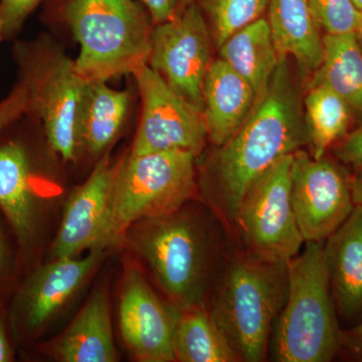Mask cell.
Segmentation results:
<instances>
[{
  "label": "cell",
  "mask_w": 362,
  "mask_h": 362,
  "mask_svg": "<svg viewBox=\"0 0 362 362\" xmlns=\"http://www.w3.org/2000/svg\"><path fill=\"white\" fill-rule=\"evenodd\" d=\"M287 263L228 244L206 307L239 361L268 356L274 323L287 300Z\"/></svg>",
  "instance_id": "3957f363"
},
{
  "label": "cell",
  "mask_w": 362,
  "mask_h": 362,
  "mask_svg": "<svg viewBox=\"0 0 362 362\" xmlns=\"http://www.w3.org/2000/svg\"><path fill=\"white\" fill-rule=\"evenodd\" d=\"M218 51L220 58L252 86L258 100L280 61L267 18H259L235 33Z\"/></svg>",
  "instance_id": "d6986e66"
},
{
  "label": "cell",
  "mask_w": 362,
  "mask_h": 362,
  "mask_svg": "<svg viewBox=\"0 0 362 362\" xmlns=\"http://www.w3.org/2000/svg\"><path fill=\"white\" fill-rule=\"evenodd\" d=\"M13 349L7 339L6 330L0 321V362H9L13 361Z\"/></svg>",
  "instance_id": "1f68e13d"
},
{
  "label": "cell",
  "mask_w": 362,
  "mask_h": 362,
  "mask_svg": "<svg viewBox=\"0 0 362 362\" xmlns=\"http://www.w3.org/2000/svg\"><path fill=\"white\" fill-rule=\"evenodd\" d=\"M352 2H354V6H356L359 11H362V0H352Z\"/></svg>",
  "instance_id": "8d00e7d4"
},
{
  "label": "cell",
  "mask_w": 362,
  "mask_h": 362,
  "mask_svg": "<svg viewBox=\"0 0 362 362\" xmlns=\"http://www.w3.org/2000/svg\"><path fill=\"white\" fill-rule=\"evenodd\" d=\"M335 159L354 171L362 169V123L333 145Z\"/></svg>",
  "instance_id": "4316f807"
},
{
  "label": "cell",
  "mask_w": 362,
  "mask_h": 362,
  "mask_svg": "<svg viewBox=\"0 0 362 362\" xmlns=\"http://www.w3.org/2000/svg\"><path fill=\"white\" fill-rule=\"evenodd\" d=\"M303 108L310 154L319 159L349 133L354 112L341 97L323 84L310 85Z\"/></svg>",
  "instance_id": "cb8c5ba5"
},
{
  "label": "cell",
  "mask_w": 362,
  "mask_h": 362,
  "mask_svg": "<svg viewBox=\"0 0 362 362\" xmlns=\"http://www.w3.org/2000/svg\"><path fill=\"white\" fill-rule=\"evenodd\" d=\"M180 312L175 305L161 301L138 269L126 271L119 325L126 346L138 361H175L173 335Z\"/></svg>",
  "instance_id": "8fae6325"
},
{
  "label": "cell",
  "mask_w": 362,
  "mask_h": 362,
  "mask_svg": "<svg viewBox=\"0 0 362 362\" xmlns=\"http://www.w3.org/2000/svg\"><path fill=\"white\" fill-rule=\"evenodd\" d=\"M192 152L130 156L117 165L110 204L98 249L115 246L136 223L175 213L197 192Z\"/></svg>",
  "instance_id": "8992f818"
},
{
  "label": "cell",
  "mask_w": 362,
  "mask_h": 362,
  "mask_svg": "<svg viewBox=\"0 0 362 362\" xmlns=\"http://www.w3.org/2000/svg\"><path fill=\"white\" fill-rule=\"evenodd\" d=\"M347 358L362 362V321L340 334V351Z\"/></svg>",
  "instance_id": "f546056e"
},
{
  "label": "cell",
  "mask_w": 362,
  "mask_h": 362,
  "mask_svg": "<svg viewBox=\"0 0 362 362\" xmlns=\"http://www.w3.org/2000/svg\"><path fill=\"white\" fill-rule=\"evenodd\" d=\"M0 209L21 244L28 243L35 228V199L28 156L18 143L0 146Z\"/></svg>",
  "instance_id": "ffe728a7"
},
{
  "label": "cell",
  "mask_w": 362,
  "mask_h": 362,
  "mask_svg": "<svg viewBox=\"0 0 362 362\" xmlns=\"http://www.w3.org/2000/svg\"><path fill=\"white\" fill-rule=\"evenodd\" d=\"M270 0H195L216 49L235 33L265 18Z\"/></svg>",
  "instance_id": "d4e9b609"
},
{
  "label": "cell",
  "mask_w": 362,
  "mask_h": 362,
  "mask_svg": "<svg viewBox=\"0 0 362 362\" xmlns=\"http://www.w3.org/2000/svg\"><path fill=\"white\" fill-rule=\"evenodd\" d=\"M54 354L64 362L118 361L106 293H93L70 327L56 343Z\"/></svg>",
  "instance_id": "ac0fdd59"
},
{
  "label": "cell",
  "mask_w": 362,
  "mask_h": 362,
  "mask_svg": "<svg viewBox=\"0 0 362 362\" xmlns=\"http://www.w3.org/2000/svg\"><path fill=\"white\" fill-rule=\"evenodd\" d=\"M291 199L305 243L324 242L354 211L351 175L337 159L293 154Z\"/></svg>",
  "instance_id": "9c48e42d"
},
{
  "label": "cell",
  "mask_w": 362,
  "mask_h": 362,
  "mask_svg": "<svg viewBox=\"0 0 362 362\" xmlns=\"http://www.w3.org/2000/svg\"><path fill=\"white\" fill-rule=\"evenodd\" d=\"M185 206L139 221L133 235L135 251L180 310L206 305L230 242L216 214H197Z\"/></svg>",
  "instance_id": "7a4b0ae2"
},
{
  "label": "cell",
  "mask_w": 362,
  "mask_h": 362,
  "mask_svg": "<svg viewBox=\"0 0 362 362\" xmlns=\"http://www.w3.org/2000/svg\"><path fill=\"white\" fill-rule=\"evenodd\" d=\"M4 264V245H2L1 235H0V269Z\"/></svg>",
  "instance_id": "d590c367"
},
{
  "label": "cell",
  "mask_w": 362,
  "mask_h": 362,
  "mask_svg": "<svg viewBox=\"0 0 362 362\" xmlns=\"http://www.w3.org/2000/svg\"><path fill=\"white\" fill-rule=\"evenodd\" d=\"M322 63L310 85L323 84L362 119V49L354 33L323 35Z\"/></svg>",
  "instance_id": "44dd1931"
},
{
  "label": "cell",
  "mask_w": 362,
  "mask_h": 362,
  "mask_svg": "<svg viewBox=\"0 0 362 362\" xmlns=\"http://www.w3.org/2000/svg\"><path fill=\"white\" fill-rule=\"evenodd\" d=\"M42 0H0L1 30L11 33L21 28Z\"/></svg>",
  "instance_id": "83f0119b"
},
{
  "label": "cell",
  "mask_w": 362,
  "mask_h": 362,
  "mask_svg": "<svg viewBox=\"0 0 362 362\" xmlns=\"http://www.w3.org/2000/svg\"><path fill=\"white\" fill-rule=\"evenodd\" d=\"M293 154L252 183L230 226L238 246L269 261L287 263L305 244L292 206Z\"/></svg>",
  "instance_id": "52a82bcc"
},
{
  "label": "cell",
  "mask_w": 362,
  "mask_h": 362,
  "mask_svg": "<svg viewBox=\"0 0 362 362\" xmlns=\"http://www.w3.org/2000/svg\"><path fill=\"white\" fill-rule=\"evenodd\" d=\"M351 190L354 204L362 207V169L351 175Z\"/></svg>",
  "instance_id": "d6a6232c"
},
{
  "label": "cell",
  "mask_w": 362,
  "mask_h": 362,
  "mask_svg": "<svg viewBox=\"0 0 362 362\" xmlns=\"http://www.w3.org/2000/svg\"><path fill=\"white\" fill-rule=\"evenodd\" d=\"M287 300L272 329L278 362H329L339 354L341 328L324 264L323 242L305 243L287 263Z\"/></svg>",
  "instance_id": "277c9868"
},
{
  "label": "cell",
  "mask_w": 362,
  "mask_h": 362,
  "mask_svg": "<svg viewBox=\"0 0 362 362\" xmlns=\"http://www.w3.org/2000/svg\"><path fill=\"white\" fill-rule=\"evenodd\" d=\"M194 1L195 0H180V11H181V9L185 8V7L189 6V4H192V2Z\"/></svg>",
  "instance_id": "e575fe53"
},
{
  "label": "cell",
  "mask_w": 362,
  "mask_h": 362,
  "mask_svg": "<svg viewBox=\"0 0 362 362\" xmlns=\"http://www.w3.org/2000/svg\"><path fill=\"white\" fill-rule=\"evenodd\" d=\"M291 65L289 57L280 59L247 120L207 159L204 195L228 232L252 183L281 158L308 145L301 89Z\"/></svg>",
  "instance_id": "6da1fadb"
},
{
  "label": "cell",
  "mask_w": 362,
  "mask_h": 362,
  "mask_svg": "<svg viewBox=\"0 0 362 362\" xmlns=\"http://www.w3.org/2000/svg\"><path fill=\"white\" fill-rule=\"evenodd\" d=\"M30 106V90L28 83L18 85L13 92L0 102V132L20 118Z\"/></svg>",
  "instance_id": "f1b7e54d"
},
{
  "label": "cell",
  "mask_w": 362,
  "mask_h": 362,
  "mask_svg": "<svg viewBox=\"0 0 362 362\" xmlns=\"http://www.w3.org/2000/svg\"><path fill=\"white\" fill-rule=\"evenodd\" d=\"M117 166L103 158L84 185L69 197L58 235L52 247V259L77 257L98 249L108 214Z\"/></svg>",
  "instance_id": "5bb4252c"
},
{
  "label": "cell",
  "mask_w": 362,
  "mask_h": 362,
  "mask_svg": "<svg viewBox=\"0 0 362 362\" xmlns=\"http://www.w3.org/2000/svg\"><path fill=\"white\" fill-rule=\"evenodd\" d=\"M133 75L141 95L142 116L131 154L180 150L201 156L209 139L202 114L178 97L148 64Z\"/></svg>",
  "instance_id": "30bf717a"
},
{
  "label": "cell",
  "mask_w": 362,
  "mask_h": 362,
  "mask_svg": "<svg viewBox=\"0 0 362 362\" xmlns=\"http://www.w3.org/2000/svg\"><path fill=\"white\" fill-rule=\"evenodd\" d=\"M87 83L76 71L75 62L59 56L45 66L35 87L28 86L30 103L37 107L49 146L64 160H74L81 147L80 119Z\"/></svg>",
  "instance_id": "7c38bea8"
},
{
  "label": "cell",
  "mask_w": 362,
  "mask_h": 362,
  "mask_svg": "<svg viewBox=\"0 0 362 362\" xmlns=\"http://www.w3.org/2000/svg\"><path fill=\"white\" fill-rule=\"evenodd\" d=\"M104 249H94L89 255L77 258L54 259L40 267L16 300V319L28 332L39 330L84 285L104 258Z\"/></svg>",
  "instance_id": "4fadbf2b"
},
{
  "label": "cell",
  "mask_w": 362,
  "mask_h": 362,
  "mask_svg": "<svg viewBox=\"0 0 362 362\" xmlns=\"http://www.w3.org/2000/svg\"><path fill=\"white\" fill-rule=\"evenodd\" d=\"M211 33L197 2L169 21L154 25L148 65L160 74L173 92L204 112V84L213 63Z\"/></svg>",
  "instance_id": "ba28073f"
},
{
  "label": "cell",
  "mask_w": 362,
  "mask_h": 362,
  "mask_svg": "<svg viewBox=\"0 0 362 362\" xmlns=\"http://www.w3.org/2000/svg\"><path fill=\"white\" fill-rule=\"evenodd\" d=\"M354 33H356L357 42H358L362 49V11L359 13L358 21H357L356 32H354Z\"/></svg>",
  "instance_id": "836d02e7"
},
{
  "label": "cell",
  "mask_w": 362,
  "mask_h": 362,
  "mask_svg": "<svg viewBox=\"0 0 362 362\" xmlns=\"http://www.w3.org/2000/svg\"><path fill=\"white\" fill-rule=\"evenodd\" d=\"M64 16L80 45L75 61L88 82L134 74L148 64L154 23L135 0H66Z\"/></svg>",
  "instance_id": "5b68a950"
},
{
  "label": "cell",
  "mask_w": 362,
  "mask_h": 362,
  "mask_svg": "<svg viewBox=\"0 0 362 362\" xmlns=\"http://www.w3.org/2000/svg\"><path fill=\"white\" fill-rule=\"evenodd\" d=\"M267 21L279 58L289 57L303 76H313L322 63L323 35L309 0H270Z\"/></svg>",
  "instance_id": "e0dca14e"
},
{
  "label": "cell",
  "mask_w": 362,
  "mask_h": 362,
  "mask_svg": "<svg viewBox=\"0 0 362 362\" xmlns=\"http://www.w3.org/2000/svg\"><path fill=\"white\" fill-rule=\"evenodd\" d=\"M309 4L317 25L324 35L356 32L361 11L352 0H309Z\"/></svg>",
  "instance_id": "484cf974"
},
{
  "label": "cell",
  "mask_w": 362,
  "mask_h": 362,
  "mask_svg": "<svg viewBox=\"0 0 362 362\" xmlns=\"http://www.w3.org/2000/svg\"><path fill=\"white\" fill-rule=\"evenodd\" d=\"M0 30H1V21H0Z\"/></svg>",
  "instance_id": "74e56055"
},
{
  "label": "cell",
  "mask_w": 362,
  "mask_h": 362,
  "mask_svg": "<svg viewBox=\"0 0 362 362\" xmlns=\"http://www.w3.org/2000/svg\"><path fill=\"white\" fill-rule=\"evenodd\" d=\"M173 354L180 362H238L206 305L180 310L173 335Z\"/></svg>",
  "instance_id": "603a6c76"
},
{
  "label": "cell",
  "mask_w": 362,
  "mask_h": 362,
  "mask_svg": "<svg viewBox=\"0 0 362 362\" xmlns=\"http://www.w3.org/2000/svg\"><path fill=\"white\" fill-rule=\"evenodd\" d=\"M140 2L148 11L154 25L170 20L180 11V0H140Z\"/></svg>",
  "instance_id": "4dcf8cb0"
},
{
  "label": "cell",
  "mask_w": 362,
  "mask_h": 362,
  "mask_svg": "<svg viewBox=\"0 0 362 362\" xmlns=\"http://www.w3.org/2000/svg\"><path fill=\"white\" fill-rule=\"evenodd\" d=\"M256 102L252 86L225 61L214 59L204 78L202 116L214 147L225 144L240 129Z\"/></svg>",
  "instance_id": "2e32d148"
},
{
  "label": "cell",
  "mask_w": 362,
  "mask_h": 362,
  "mask_svg": "<svg viewBox=\"0 0 362 362\" xmlns=\"http://www.w3.org/2000/svg\"><path fill=\"white\" fill-rule=\"evenodd\" d=\"M324 264L337 315L344 322L362 317V207L323 242Z\"/></svg>",
  "instance_id": "9a60e30c"
},
{
  "label": "cell",
  "mask_w": 362,
  "mask_h": 362,
  "mask_svg": "<svg viewBox=\"0 0 362 362\" xmlns=\"http://www.w3.org/2000/svg\"><path fill=\"white\" fill-rule=\"evenodd\" d=\"M129 103L126 90L111 89L103 81L88 82L81 112V147L93 156L103 152L122 127Z\"/></svg>",
  "instance_id": "7402d4cb"
}]
</instances>
